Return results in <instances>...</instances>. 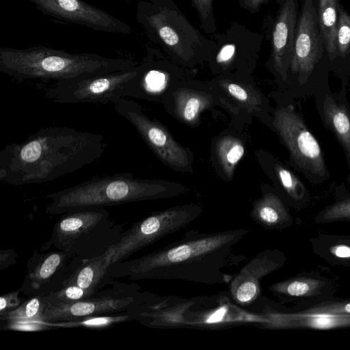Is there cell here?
<instances>
[{
    "instance_id": "83f0119b",
    "label": "cell",
    "mask_w": 350,
    "mask_h": 350,
    "mask_svg": "<svg viewBox=\"0 0 350 350\" xmlns=\"http://www.w3.org/2000/svg\"><path fill=\"white\" fill-rule=\"evenodd\" d=\"M337 55L332 71L346 85L350 71V14L340 5L336 36Z\"/></svg>"
},
{
    "instance_id": "f546056e",
    "label": "cell",
    "mask_w": 350,
    "mask_h": 350,
    "mask_svg": "<svg viewBox=\"0 0 350 350\" xmlns=\"http://www.w3.org/2000/svg\"><path fill=\"white\" fill-rule=\"evenodd\" d=\"M215 152L222 171L228 178H232L234 168L245 152L243 143L235 137L226 135L217 140Z\"/></svg>"
},
{
    "instance_id": "8992f818",
    "label": "cell",
    "mask_w": 350,
    "mask_h": 350,
    "mask_svg": "<svg viewBox=\"0 0 350 350\" xmlns=\"http://www.w3.org/2000/svg\"><path fill=\"white\" fill-rule=\"evenodd\" d=\"M124 231L104 207L84 208L62 214L49 243L73 257L88 259L110 250Z\"/></svg>"
},
{
    "instance_id": "5b68a950",
    "label": "cell",
    "mask_w": 350,
    "mask_h": 350,
    "mask_svg": "<svg viewBox=\"0 0 350 350\" xmlns=\"http://www.w3.org/2000/svg\"><path fill=\"white\" fill-rule=\"evenodd\" d=\"M136 20L152 42L182 65L210 61L217 49L215 42L192 25L173 0L138 1Z\"/></svg>"
},
{
    "instance_id": "f1b7e54d",
    "label": "cell",
    "mask_w": 350,
    "mask_h": 350,
    "mask_svg": "<svg viewBox=\"0 0 350 350\" xmlns=\"http://www.w3.org/2000/svg\"><path fill=\"white\" fill-rule=\"evenodd\" d=\"M133 320H135V315L127 311L112 314L89 316L71 321L51 322L50 324L53 329L81 327L98 330L109 329L117 324Z\"/></svg>"
},
{
    "instance_id": "4dcf8cb0",
    "label": "cell",
    "mask_w": 350,
    "mask_h": 350,
    "mask_svg": "<svg viewBox=\"0 0 350 350\" xmlns=\"http://www.w3.org/2000/svg\"><path fill=\"white\" fill-rule=\"evenodd\" d=\"M219 84L230 97L249 111L254 110L260 104L259 95L244 84L230 79H221Z\"/></svg>"
},
{
    "instance_id": "d6a6232c",
    "label": "cell",
    "mask_w": 350,
    "mask_h": 350,
    "mask_svg": "<svg viewBox=\"0 0 350 350\" xmlns=\"http://www.w3.org/2000/svg\"><path fill=\"white\" fill-rule=\"evenodd\" d=\"M97 291L84 289L77 285L68 284L63 286L56 291L44 295L46 306L71 304L88 298Z\"/></svg>"
},
{
    "instance_id": "603a6c76",
    "label": "cell",
    "mask_w": 350,
    "mask_h": 350,
    "mask_svg": "<svg viewBox=\"0 0 350 350\" xmlns=\"http://www.w3.org/2000/svg\"><path fill=\"white\" fill-rule=\"evenodd\" d=\"M112 256L111 248L98 256L83 259L73 273L63 282L62 286L75 284L84 289L98 291L105 285L106 281L113 279L107 275Z\"/></svg>"
},
{
    "instance_id": "cb8c5ba5",
    "label": "cell",
    "mask_w": 350,
    "mask_h": 350,
    "mask_svg": "<svg viewBox=\"0 0 350 350\" xmlns=\"http://www.w3.org/2000/svg\"><path fill=\"white\" fill-rule=\"evenodd\" d=\"M313 254L326 263L350 268V234H330L319 230L309 239Z\"/></svg>"
},
{
    "instance_id": "f35d334b",
    "label": "cell",
    "mask_w": 350,
    "mask_h": 350,
    "mask_svg": "<svg viewBox=\"0 0 350 350\" xmlns=\"http://www.w3.org/2000/svg\"><path fill=\"white\" fill-rule=\"evenodd\" d=\"M350 77V71L348 72V78Z\"/></svg>"
},
{
    "instance_id": "4316f807",
    "label": "cell",
    "mask_w": 350,
    "mask_h": 350,
    "mask_svg": "<svg viewBox=\"0 0 350 350\" xmlns=\"http://www.w3.org/2000/svg\"><path fill=\"white\" fill-rule=\"evenodd\" d=\"M339 6L338 0H318L319 24L325 50L332 64L337 55L336 36Z\"/></svg>"
},
{
    "instance_id": "d6986e66",
    "label": "cell",
    "mask_w": 350,
    "mask_h": 350,
    "mask_svg": "<svg viewBox=\"0 0 350 350\" xmlns=\"http://www.w3.org/2000/svg\"><path fill=\"white\" fill-rule=\"evenodd\" d=\"M314 97L317 109L323 124L331 131L342 146L346 157L350 183V105L346 96V85L333 92L329 81L323 83L316 90Z\"/></svg>"
},
{
    "instance_id": "3957f363",
    "label": "cell",
    "mask_w": 350,
    "mask_h": 350,
    "mask_svg": "<svg viewBox=\"0 0 350 350\" xmlns=\"http://www.w3.org/2000/svg\"><path fill=\"white\" fill-rule=\"evenodd\" d=\"M185 186L165 180L140 179L131 172L96 176L44 197L51 202L45 212L60 215L68 212L125 203L159 200L180 196Z\"/></svg>"
},
{
    "instance_id": "ba28073f",
    "label": "cell",
    "mask_w": 350,
    "mask_h": 350,
    "mask_svg": "<svg viewBox=\"0 0 350 350\" xmlns=\"http://www.w3.org/2000/svg\"><path fill=\"white\" fill-rule=\"evenodd\" d=\"M272 124L288 151L291 164L308 182L321 185L329 179L323 151L293 105L278 109Z\"/></svg>"
},
{
    "instance_id": "5bb4252c",
    "label": "cell",
    "mask_w": 350,
    "mask_h": 350,
    "mask_svg": "<svg viewBox=\"0 0 350 350\" xmlns=\"http://www.w3.org/2000/svg\"><path fill=\"white\" fill-rule=\"evenodd\" d=\"M211 38L217 49L210 65L215 71H227L250 66L256 60L262 44V36L233 21L224 32H215Z\"/></svg>"
},
{
    "instance_id": "4fadbf2b",
    "label": "cell",
    "mask_w": 350,
    "mask_h": 350,
    "mask_svg": "<svg viewBox=\"0 0 350 350\" xmlns=\"http://www.w3.org/2000/svg\"><path fill=\"white\" fill-rule=\"evenodd\" d=\"M43 14L64 23L107 33L130 34L131 26L83 0H28Z\"/></svg>"
},
{
    "instance_id": "8d00e7d4",
    "label": "cell",
    "mask_w": 350,
    "mask_h": 350,
    "mask_svg": "<svg viewBox=\"0 0 350 350\" xmlns=\"http://www.w3.org/2000/svg\"><path fill=\"white\" fill-rule=\"evenodd\" d=\"M269 0H238L239 6L251 12H258L262 5L267 3Z\"/></svg>"
},
{
    "instance_id": "ab89813d",
    "label": "cell",
    "mask_w": 350,
    "mask_h": 350,
    "mask_svg": "<svg viewBox=\"0 0 350 350\" xmlns=\"http://www.w3.org/2000/svg\"><path fill=\"white\" fill-rule=\"evenodd\" d=\"M137 1H140V0H137Z\"/></svg>"
},
{
    "instance_id": "6da1fadb",
    "label": "cell",
    "mask_w": 350,
    "mask_h": 350,
    "mask_svg": "<svg viewBox=\"0 0 350 350\" xmlns=\"http://www.w3.org/2000/svg\"><path fill=\"white\" fill-rule=\"evenodd\" d=\"M247 233L245 228L215 232L191 230L150 254L111 264L107 275L129 280H180L207 285L229 283L233 275L223 269L237 262L234 249Z\"/></svg>"
},
{
    "instance_id": "1f68e13d",
    "label": "cell",
    "mask_w": 350,
    "mask_h": 350,
    "mask_svg": "<svg viewBox=\"0 0 350 350\" xmlns=\"http://www.w3.org/2000/svg\"><path fill=\"white\" fill-rule=\"evenodd\" d=\"M344 221H350V196L336 198L314 217V222L317 224Z\"/></svg>"
},
{
    "instance_id": "e0dca14e",
    "label": "cell",
    "mask_w": 350,
    "mask_h": 350,
    "mask_svg": "<svg viewBox=\"0 0 350 350\" xmlns=\"http://www.w3.org/2000/svg\"><path fill=\"white\" fill-rule=\"evenodd\" d=\"M284 253L278 248L258 252L232 275L229 291L232 299L241 306H248L261 295V281L281 269L286 263Z\"/></svg>"
},
{
    "instance_id": "8fae6325",
    "label": "cell",
    "mask_w": 350,
    "mask_h": 350,
    "mask_svg": "<svg viewBox=\"0 0 350 350\" xmlns=\"http://www.w3.org/2000/svg\"><path fill=\"white\" fill-rule=\"evenodd\" d=\"M140 287L116 283L109 289L97 291L92 296L71 304L46 306L44 321L49 323L71 321L89 316L127 312L135 306L152 303L162 296L139 291Z\"/></svg>"
},
{
    "instance_id": "7a4b0ae2",
    "label": "cell",
    "mask_w": 350,
    "mask_h": 350,
    "mask_svg": "<svg viewBox=\"0 0 350 350\" xmlns=\"http://www.w3.org/2000/svg\"><path fill=\"white\" fill-rule=\"evenodd\" d=\"M104 136L68 126L42 128L0 152V181L41 184L72 174L101 157Z\"/></svg>"
},
{
    "instance_id": "e575fe53",
    "label": "cell",
    "mask_w": 350,
    "mask_h": 350,
    "mask_svg": "<svg viewBox=\"0 0 350 350\" xmlns=\"http://www.w3.org/2000/svg\"><path fill=\"white\" fill-rule=\"evenodd\" d=\"M215 0H191L193 7L198 13L201 29L211 35L217 31L216 21L213 12Z\"/></svg>"
},
{
    "instance_id": "2e32d148",
    "label": "cell",
    "mask_w": 350,
    "mask_h": 350,
    "mask_svg": "<svg viewBox=\"0 0 350 350\" xmlns=\"http://www.w3.org/2000/svg\"><path fill=\"white\" fill-rule=\"evenodd\" d=\"M338 283L320 271L299 273L286 280L275 282L268 291L281 303H291L299 310L314 304L334 297Z\"/></svg>"
},
{
    "instance_id": "44dd1931",
    "label": "cell",
    "mask_w": 350,
    "mask_h": 350,
    "mask_svg": "<svg viewBox=\"0 0 350 350\" xmlns=\"http://www.w3.org/2000/svg\"><path fill=\"white\" fill-rule=\"evenodd\" d=\"M46 303L44 295L33 296L16 308L0 317L1 329L21 332H40L52 329L44 321Z\"/></svg>"
},
{
    "instance_id": "30bf717a",
    "label": "cell",
    "mask_w": 350,
    "mask_h": 350,
    "mask_svg": "<svg viewBox=\"0 0 350 350\" xmlns=\"http://www.w3.org/2000/svg\"><path fill=\"white\" fill-rule=\"evenodd\" d=\"M203 207L190 203L150 213L133 224L111 247V264L126 260L133 254L159 240L186 228L202 214Z\"/></svg>"
},
{
    "instance_id": "7402d4cb",
    "label": "cell",
    "mask_w": 350,
    "mask_h": 350,
    "mask_svg": "<svg viewBox=\"0 0 350 350\" xmlns=\"http://www.w3.org/2000/svg\"><path fill=\"white\" fill-rule=\"evenodd\" d=\"M250 217L262 228L269 230H282L293 224L288 204L272 191L264 193L253 202Z\"/></svg>"
},
{
    "instance_id": "9c48e42d",
    "label": "cell",
    "mask_w": 350,
    "mask_h": 350,
    "mask_svg": "<svg viewBox=\"0 0 350 350\" xmlns=\"http://www.w3.org/2000/svg\"><path fill=\"white\" fill-rule=\"evenodd\" d=\"M140 64L104 73L91 74L57 81L45 91V96L56 103H113L129 98Z\"/></svg>"
},
{
    "instance_id": "277c9868",
    "label": "cell",
    "mask_w": 350,
    "mask_h": 350,
    "mask_svg": "<svg viewBox=\"0 0 350 350\" xmlns=\"http://www.w3.org/2000/svg\"><path fill=\"white\" fill-rule=\"evenodd\" d=\"M137 65V62L130 59L111 58L90 53H72L44 45L22 49L0 47V71L18 81H57Z\"/></svg>"
},
{
    "instance_id": "836d02e7",
    "label": "cell",
    "mask_w": 350,
    "mask_h": 350,
    "mask_svg": "<svg viewBox=\"0 0 350 350\" xmlns=\"http://www.w3.org/2000/svg\"><path fill=\"white\" fill-rule=\"evenodd\" d=\"M312 314L350 315V298H332L299 310Z\"/></svg>"
},
{
    "instance_id": "52a82bcc",
    "label": "cell",
    "mask_w": 350,
    "mask_h": 350,
    "mask_svg": "<svg viewBox=\"0 0 350 350\" xmlns=\"http://www.w3.org/2000/svg\"><path fill=\"white\" fill-rule=\"evenodd\" d=\"M318 0H302L298 16L293 55L288 70L299 96H314L317 88L328 81L332 64L320 29Z\"/></svg>"
},
{
    "instance_id": "d590c367",
    "label": "cell",
    "mask_w": 350,
    "mask_h": 350,
    "mask_svg": "<svg viewBox=\"0 0 350 350\" xmlns=\"http://www.w3.org/2000/svg\"><path fill=\"white\" fill-rule=\"evenodd\" d=\"M21 289L3 294L0 297V317L16 308L22 304L19 297Z\"/></svg>"
},
{
    "instance_id": "d4e9b609",
    "label": "cell",
    "mask_w": 350,
    "mask_h": 350,
    "mask_svg": "<svg viewBox=\"0 0 350 350\" xmlns=\"http://www.w3.org/2000/svg\"><path fill=\"white\" fill-rule=\"evenodd\" d=\"M175 112L184 122L194 124L200 114L213 103L211 95L191 89L179 88L174 92Z\"/></svg>"
},
{
    "instance_id": "ac0fdd59",
    "label": "cell",
    "mask_w": 350,
    "mask_h": 350,
    "mask_svg": "<svg viewBox=\"0 0 350 350\" xmlns=\"http://www.w3.org/2000/svg\"><path fill=\"white\" fill-rule=\"evenodd\" d=\"M276 17L271 29V53L269 65L282 82L288 80L293 55L297 23L298 0H278Z\"/></svg>"
},
{
    "instance_id": "74e56055",
    "label": "cell",
    "mask_w": 350,
    "mask_h": 350,
    "mask_svg": "<svg viewBox=\"0 0 350 350\" xmlns=\"http://www.w3.org/2000/svg\"><path fill=\"white\" fill-rule=\"evenodd\" d=\"M0 259V268L1 270H3V269H6L9 265L16 262V254L14 250H1Z\"/></svg>"
},
{
    "instance_id": "7c38bea8",
    "label": "cell",
    "mask_w": 350,
    "mask_h": 350,
    "mask_svg": "<svg viewBox=\"0 0 350 350\" xmlns=\"http://www.w3.org/2000/svg\"><path fill=\"white\" fill-rule=\"evenodd\" d=\"M113 105L116 112L135 128L163 163L176 171L190 170L191 157L189 150L178 144L164 126L146 116L139 104L133 100L121 98Z\"/></svg>"
},
{
    "instance_id": "9a60e30c",
    "label": "cell",
    "mask_w": 350,
    "mask_h": 350,
    "mask_svg": "<svg viewBox=\"0 0 350 350\" xmlns=\"http://www.w3.org/2000/svg\"><path fill=\"white\" fill-rule=\"evenodd\" d=\"M82 260L60 250L46 253L35 251L27 262V275L21 291L33 296H44L57 291Z\"/></svg>"
},
{
    "instance_id": "ffe728a7",
    "label": "cell",
    "mask_w": 350,
    "mask_h": 350,
    "mask_svg": "<svg viewBox=\"0 0 350 350\" xmlns=\"http://www.w3.org/2000/svg\"><path fill=\"white\" fill-rule=\"evenodd\" d=\"M263 323L273 329L329 330L350 328V315L269 309L264 312Z\"/></svg>"
},
{
    "instance_id": "484cf974",
    "label": "cell",
    "mask_w": 350,
    "mask_h": 350,
    "mask_svg": "<svg viewBox=\"0 0 350 350\" xmlns=\"http://www.w3.org/2000/svg\"><path fill=\"white\" fill-rule=\"evenodd\" d=\"M273 172L283 192V200L291 206L301 210L310 202V194L304 183L288 168L275 161Z\"/></svg>"
}]
</instances>
